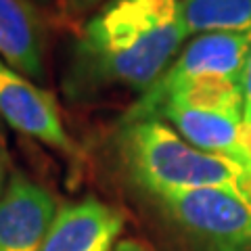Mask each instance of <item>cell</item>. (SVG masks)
<instances>
[{
	"label": "cell",
	"mask_w": 251,
	"mask_h": 251,
	"mask_svg": "<svg viewBox=\"0 0 251 251\" xmlns=\"http://www.w3.org/2000/svg\"><path fill=\"white\" fill-rule=\"evenodd\" d=\"M174 0H107L75 34L61 75L74 105L145 94L188 40Z\"/></svg>",
	"instance_id": "6da1fadb"
},
{
	"label": "cell",
	"mask_w": 251,
	"mask_h": 251,
	"mask_svg": "<svg viewBox=\"0 0 251 251\" xmlns=\"http://www.w3.org/2000/svg\"><path fill=\"white\" fill-rule=\"evenodd\" d=\"M115 149L126 176L147 197L201 188L251 197V168L201 151L157 117L124 120Z\"/></svg>",
	"instance_id": "7a4b0ae2"
},
{
	"label": "cell",
	"mask_w": 251,
	"mask_h": 251,
	"mask_svg": "<svg viewBox=\"0 0 251 251\" xmlns=\"http://www.w3.org/2000/svg\"><path fill=\"white\" fill-rule=\"evenodd\" d=\"M149 199L191 251H251V197L201 188Z\"/></svg>",
	"instance_id": "3957f363"
},
{
	"label": "cell",
	"mask_w": 251,
	"mask_h": 251,
	"mask_svg": "<svg viewBox=\"0 0 251 251\" xmlns=\"http://www.w3.org/2000/svg\"><path fill=\"white\" fill-rule=\"evenodd\" d=\"M251 52V34L209 31L191 36L174 63L138 99H155L188 82L224 80L241 84L243 69Z\"/></svg>",
	"instance_id": "277c9868"
},
{
	"label": "cell",
	"mask_w": 251,
	"mask_h": 251,
	"mask_svg": "<svg viewBox=\"0 0 251 251\" xmlns=\"http://www.w3.org/2000/svg\"><path fill=\"white\" fill-rule=\"evenodd\" d=\"M0 120L23 136L57 149L59 153L75 155L77 147L63 124L61 107L54 94L38 82L15 72L0 59Z\"/></svg>",
	"instance_id": "5b68a950"
},
{
	"label": "cell",
	"mask_w": 251,
	"mask_h": 251,
	"mask_svg": "<svg viewBox=\"0 0 251 251\" xmlns=\"http://www.w3.org/2000/svg\"><path fill=\"white\" fill-rule=\"evenodd\" d=\"M151 117L170 124L184 140L201 151L228 157L251 168V155L243 136V109L166 100Z\"/></svg>",
	"instance_id": "8992f818"
},
{
	"label": "cell",
	"mask_w": 251,
	"mask_h": 251,
	"mask_svg": "<svg viewBox=\"0 0 251 251\" xmlns=\"http://www.w3.org/2000/svg\"><path fill=\"white\" fill-rule=\"evenodd\" d=\"M57 211L42 184L13 176L0 195V251H42Z\"/></svg>",
	"instance_id": "52a82bcc"
},
{
	"label": "cell",
	"mask_w": 251,
	"mask_h": 251,
	"mask_svg": "<svg viewBox=\"0 0 251 251\" xmlns=\"http://www.w3.org/2000/svg\"><path fill=\"white\" fill-rule=\"evenodd\" d=\"M122 230V211L86 197L59 207L42 251H113Z\"/></svg>",
	"instance_id": "ba28073f"
},
{
	"label": "cell",
	"mask_w": 251,
	"mask_h": 251,
	"mask_svg": "<svg viewBox=\"0 0 251 251\" xmlns=\"http://www.w3.org/2000/svg\"><path fill=\"white\" fill-rule=\"evenodd\" d=\"M44 25L29 0H0V59L34 82L46 74Z\"/></svg>",
	"instance_id": "9c48e42d"
},
{
	"label": "cell",
	"mask_w": 251,
	"mask_h": 251,
	"mask_svg": "<svg viewBox=\"0 0 251 251\" xmlns=\"http://www.w3.org/2000/svg\"><path fill=\"white\" fill-rule=\"evenodd\" d=\"M188 36L209 31L251 34V0H174Z\"/></svg>",
	"instance_id": "30bf717a"
},
{
	"label": "cell",
	"mask_w": 251,
	"mask_h": 251,
	"mask_svg": "<svg viewBox=\"0 0 251 251\" xmlns=\"http://www.w3.org/2000/svg\"><path fill=\"white\" fill-rule=\"evenodd\" d=\"M107 0H61V6H63V13L72 19L77 17H84L92 11H97L99 6H103Z\"/></svg>",
	"instance_id": "8fae6325"
},
{
	"label": "cell",
	"mask_w": 251,
	"mask_h": 251,
	"mask_svg": "<svg viewBox=\"0 0 251 251\" xmlns=\"http://www.w3.org/2000/svg\"><path fill=\"white\" fill-rule=\"evenodd\" d=\"M241 90H243V126H251V52L247 57L245 69H243Z\"/></svg>",
	"instance_id": "7c38bea8"
},
{
	"label": "cell",
	"mask_w": 251,
	"mask_h": 251,
	"mask_svg": "<svg viewBox=\"0 0 251 251\" xmlns=\"http://www.w3.org/2000/svg\"><path fill=\"white\" fill-rule=\"evenodd\" d=\"M113 251H153V249L138 239H122L115 243Z\"/></svg>",
	"instance_id": "4fadbf2b"
},
{
	"label": "cell",
	"mask_w": 251,
	"mask_h": 251,
	"mask_svg": "<svg viewBox=\"0 0 251 251\" xmlns=\"http://www.w3.org/2000/svg\"><path fill=\"white\" fill-rule=\"evenodd\" d=\"M4 186H6V153L2 143H0V195H2Z\"/></svg>",
	"instance_id": "5bb4252c"
},
{
	"label": "cell",
	"mask_w": 251,
	"mask_h": 251,
	"mask_svg": "<svg viewBox=\"0 0 251 251\" xmlns=\"http://www.w3.org/2000/svg\"><path fill=\"white\" fill-rule=\"evenodd\" d=\"M31 4H36V6H44V4H50L52 0H29Z\"/></svg>",
	"instance_id": "9a60e30c"
}]
</instances>
